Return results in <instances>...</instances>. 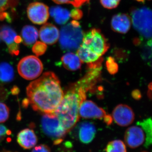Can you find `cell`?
I'll return each instance as SVG.
<instances>
[{"mask_svg":"<svg viewBox=\"0 0 152 152\" xmlns=\"http://www.w3.org/2000/svg\"><path fill=\"white\" fill-rule=\"evenodd\" d=\"M26 92L33 110L45 114L54 113L64 94L58 78L51 72L30 83Z\"/></svg>","mask_w":152,"mask_h":152,"instance_id":"obj_1","label":"cell"},{"mask_svg":"<svg viewBox=\"0 0 152 152\" xmlns=\"http://www.w3.org/2000/svg\"><path fill=\"white\" fill-rule=\"evenodd\" d=\"M89 91L80 80L71 85L54 112L67 133L73 129L78 121L80 106L86 100Z\"/></svg>","mask_w":152,"mask_h":152,"instance_id":"obj_2","label":"cell"},{"mask_svg":"<svg viewBox=\"0 0 152 152\" xmlns=\"http://www.w3.org/2000/svg\"><path fill=\"white\" fill-rule=\"evenodd\" d=\"M109 48L110 44L101 30L93 28L83 34L77 55L82 62L90 64L100 58Z\"/></svg>","mask_w":152,"mask_h":152,"instance_id":"obj_3","label":"cell"},{"mask_svg":"<svg viewBox=\"0 0 152 152\" xmlns=\"http://www.w3.org/2000/svg\"><path fill=\"white\" fill-rule=\"evenodd\" d=\"M41 125L43 132L51 139L54 145H59L64 141L67 132L54 113L44 115Z\"/></svg>","mask_w":152,"mask_h":152,"instance_id":"obj_4","label":"cell"},{"mask_svg":"<svg viewBox=\"0 0 152 152\" xmlns=\"http://www.w3.org/2000/svg\"><path fill=\"white\" fill-rule=\"evenodd\" d=\"M131 20L135 29L142 38L151 40V10L146 7L134 9L131 11Z\"/></svg>","mask_w":152,"mask_h":152,"instance_id":"obj_5","label":"cell"},{"mask_svg":"<svg viewBox=\"0 0 152 152\" xmlns=\"http://www.w3.org/2000/svg\"><path fill=\"white\" fill-rule=\"evenodd\" d=\"M83 36L80 26H75L70 23L61 29L59 37L60 46L65 50H77L81 45Z\"/></svg>","mask_w":152,"mask_h":152,"instance_id":"obj_6","label":"cell"},{"mask_svg":"<svg viewBox=\"0 0 152 152\" xmlns=\"http://www.w3.org/2000/svg\"><path fill=\"white\" fill-rule=\"evenodd\" d=\"M43 69V64L39 59L34 56L23 58L18 65L20 75L26 80H32L39 77Z\"/></svg>","mask_w":152,"mask_h":152,"instance_id":"obj_7","label":"cell"},{"mask_svg":"<svg viewBox=\"0 0 152 152\" xmlns=\"http://www.w3.org/2000/svg\"><path fill=\"white\" fill-rule=\"evenodd\" d=\"M79 116L86 119H98L103 120L107 125L111 124L113 118L107 115L105 111L98 107L91 101L85 100L79 109Z\"/></svg>","mask_w":152,"mask_h":152,"instance_id":"obj_8","label":"cell"},{"mask_svg":"<svg viewBox=\"0 0 152 152\" xmlns=\"http://www.w3.org/2000/svg\"><path fill=\"white\" fill-rule=\"evenodd\" d=\"M28 18L34 23L42 25L45 23L49 18L48 7L43 3L34 2L30 4L27 8Z\"/></svg>","mask_w":152,"mask_h":152,"instance_id":"obj_9","label":"cell"},{"mask_svg":"<svg viewBox=\"0 0 152 152\" xmlns=\"http://www.w3.org/2000/svg\"><path fill=\"white\" fill-rule=\"evenodd\" d=\"M146 134L143 128L138 123L136 126L128 128L125 133L126 144L131 148H135L142 145L145 141Z\"/></svg>","mask_w":152,"mask_h":152,"instance_id":"obj_10","label":"cell"},{"mask_svg":"<svg viewBox=\"0 0 152 152\" xmlns=\"http://www.w3.org/2000/svg\"><path fill=\"white\" fill-rule=\"evenodd\" d=\"M134 118L133 110L126 105H118L114 109L112 113V118L117 124L121 126H127L131 125Z\"/></svg>","mask_w":152,"mask_h":152,"instance_id":"obj_11","label":"cell"},{"mask_svg":"<svg viewBox=\"0 0 152 152\" xmlns=\"http://www.w3.org/2000/svg\"><path fill=\"white\" fill-rule=\"evenodd\" d=\"M17 36L15 31L8 26H2L0 28V37L7 44L10 53L17 56L20 52L19 44L15 42Z\"/></svg>","mask_w":152,"mask_h":152,"instance_id":"obj_12","label":"cell"},{"mask_svg":"<svg viewBox=\"0 0 152 152\" xmlns=\"http://www.w3.org/2000/svg\"><path fill=\"white\" fill-rule=\"evenodd\" d=\"M59 35V31L56 27L49 23L43 25L39 32V36L42 42L49 45L56 43L58 40Z\"/></svg>","mask_w":152,"mask_h":152,"instance_id":"obj_13","label":"cell"},{"mask_svg":"<svg viewBox=\"0 0 152 152\" xmlns=\"http://www.w3.org/2000/svg\"><path fill=\"white\" fill-rule=\"evenodd\" d=\"M111 25L114 31L120 34H126L131 27L130 17L126 14H117L112 18Z\"/></svg>","mask_w":152,"mask_h":152,"instance_id":"obj_14","label":"cell"},{"mask_svg":"<svg viewBox=\"0 0 152 152\" xmlns=\"http://www.w3.org/2000/svg\"><path fill=\"white\" fill-rule=\"evenodd\" d=\"M77 130L78 138L84 144H88L92 141L96 132L94 125L88 122L79 124Z\"/></svg>","mask_w":152,"mask_h":152,"instance_id":"obj_15","label":"cell"},{"mask_svg":"<svg viewBox=\"0 0 152 152\" xmlns=\"http://www.w3.org/2000/svg\"><path fill=\"white\" fill-rule=\"evenodd\" d=\"M17 142L23 148L30 149L37 145L38 138L33 130L26 129L18 134Z\"/></svg>","mask_w":152,"mask_h":152,"instance_id":"obj_16","label":"cell"},{"mask_svg":"<svg viewBox=\"0 0 152 152\" xmlns=\"http://www.w3.org/2000/svg\"><path fill=\"white\" fill-rule=\"evenodd\" d=\"M61 61L64 68L69 71L78 70L81 67L82 61L77 55L72 52L64 55Z\"/></svg>","mask_w":152,"mask_h":152,"instance_id":"obj_17","label":"cell"},{"mask_svg":"<svg viewBox=\"0 0 152 152\" xmlns=\"http://www.w3.org/2000/svg\"><path fill=\"white\" fill-rule=\"evenodd\" d=\"M21 34L23 43L27 46H31L37 42L39 31L35 27L28 25L22 29Z\"/></svg>","mask_w":152,"mask_h":152,"instance_id":"obj_18","label":"cell"},{"mask_svg":"<svg viewBox=\"0 0 152 152\" xmlns=\"http://www.w3.org/2000/svg\"><path fill=\"white\" fill-rule=\"evenodd\" d=\"M49 14L53 18L55 22L59 25L66 24L71 17L70 13L67 10L59 6L51 8Z\"/></svg>","mask_w":152,"mask_h":152,"instance_id":"obj_19","label":"cell"},{"mask_svg":"<svg viewBox=\"0 0 152 152\" xmlns=\"http://www.w3.org/2000/svg\"><path fill=\"white\" fill-rule=\"evenodd\" d=\"M14 77L15 72L12 66L7 62L0 63V84L10 83Z\"/></svg>","mask_w":152,"mask_h":152,"instance_id":"obj_20","label":"cell"},{"mask_svg":"<svg viewBox=\"0 0 152 152\" xmlns=\"http://www.w3.org/2000/svg\"><path fill=\"white\" fill-rule=\"evenodd\" d=\"M143 128L146 134L145 142V146L148 148L151 145L152 143V120L151 118L144 120L142 121L137 122Z\"/></svg>","mask_w":152,"mask_h":152,"instance_id":"obj_21","label":"cell"},{"mask_svg":"<svg viewBox=\"0 0 152 152\" xmlns=\"http://www.w3.org/2000/svg\"><path fill=\"white\" fill-rule=\"evenodd\" d=\"M106 152H126L124 142L120 140H115L108 143L105 148Z\"/></svg>","mask_w":152,"mask_h":152,"instance_id":"obj_22","label":"cell"},{"mask_svg":"<svg viewBox=\"0 0 152 152\" xmlns=\"http://www.w3.org/2000/svg\"><path fill=\"white\" fill-rule=\"evenodd\" d=\"M47 46L45 43L41 42H36L33 46V53L38 56L43 55L47 50Z\"/></svg>","mask_w":152,"mask_h":152,"instance_id":"obj_23","label":"cell"},{"mask_svg":"<svg viewBox=\"0 0 152 152\" xmlns=\"http://www.w3.org/2000/svg\"><path fill=\"white\" fill-rule=\"evenodd\" d=\"M106 66L109 72L111 75L116 73L118 70V66L115 61V59L112 57H109L106 61Z\"/></svg>","mask_w":152,"mask_h":152,"instance_id":"obj_24","label":"cell"},{"mask_svg":"<svg viewBox=\"0 0 152 152\" xmlns=\"http://www.w3.org/2000/svg\"><path fill=\"white\" fill-rule=\"evenodd\" d=\"M151 40L148 41L142 52V57L146 61L151 62Z\"/></svg>","mask_w":152,"mask_h":152,"instance_id":"obj_25","label":"cell"},{"mask_svg":"<svg viewBox=\"0 0 152 152\" xmlns=\"http://www.w3.org/2000/svg\"><path fill=\"white\" fill-rule=\"evenodd\" d=\"M10 115V109L5 104L0 102V123L6 121Z\"/></svg>","mask_w":152,"mask_h":152,"instance_id":"obj_26","label":"cell"},{"mask_svg":"<svg viewBox=\"0 0 152 152\" xmlns=\"http://www.w3.org/2000/svg\"><path fill=\"white\" fill-rule=\"evenodd\" d=\"M17 0H0V13L3 12L12 6L15 5Z\"/></svg>","mask_w":152,"mask_h":152,"instance_id":"obj_27","label":"cell"},{"mask_svg":"<svg viewBox=\"0 0 152 152\" xmlns=\"http://www.w3.org/2000/svg\"><path fill=\"white\" fill-rule=\"evenodd\" d=\"M120 1L121 0H100V2L105 8L113 9L118 6Z\"/></svg>","mask_w":152,"mask_h":152,"instance_id":"obj_28","label":"cell"},{"mask_svg":"<svg viewBox=\"0 0 152 152\" xmlns=\"http://www.w3.org/2000/svg\"><path fill=\"white\" fill-rule=\"evenodd\" d=\"M11 132L5 126L0 124V142L4 139L6 136L10 135Z\"/></svg>","mask_w":152,"mask_h":152,"instance_id":"obj_29","label":"cell"},{"mask_svg":"<svg viewBox=\"0 0 152 152\" xmlns=\"http://www.w3.org/2000/svg\"><path fill=\"white\" fill-rule=\"evenodd\" d=\"M70 16L75 20H78L82 18L83 16V12L81 10L78 9H75L71 11Z\"/></svg>","mask_w":152,"mask_h":152,"instance_id":"obj_30","label":"cell"},{"mask_svg":"<svg viewBox=\"0 0 152 152\" xmlns=\"http://www.w3.org/2000/svg\"><path fill=\"white\" fill-rule=\"evenodd\" d=\"M31 152H51V151L48 146L42 144L35 147Z\"/></svg>","mask_w":152,"mask_h":152,"instance_id":"obj_31","label":"cell"},{"mask_svg":"<svg viewBox=\"0 0 152 152\" xmlns=\"http://www.w3.org/2000/svg\"><path fill=\"white\" fill-rule=\"evenodd\" d=\"M90 0H72L70 4L76 8H78L86 3H88Z\"/></svg>","mask_w":152,"mask_h":152,"instance_id":"obj_32","label":"cell"},{"mask_svg":"<svg viewBox=\"0 0 152 152\" xmlns=\"http://www.w3.org/2000/svg\"><path fill=\"white\" fill-rule=\"evenodd\" d=\"M9 96L7 90L4 87L0 86V101L5 100Z\"/></svg>","mask_w":152,"mask_h":152,"instance_id":"obj_33","label":"cell"},{"mask_svg":"<svg viewBox=\"0 0 152 152\" xmlns=\"http://www.w3.org/2000/svg\"><path fill=\"white\" fill-rule=\"evenodd\" d=\"M53 1L58 4H70L72 0H52Z\"/></svg>","mask_w":152,"mask_h":152,"instance_id":"obj_34","label":"cell"},{"mask_svg":"<svg viewBox=\"0 0 152 152\" xmlns=\"http://www.w3.org/2000/svg\"><path fill=\"white\" fill-rule=\"evenodd\" d=\"M133 96L135 99H137V98L138 99V98H140L141 95L140 94V92H139L138 91H136L135 92L134 91L133 93Z\"/></svg>","mask_w":152,"mask_h":152,"instance_id":"obj_35","label":"cell"},{"mask_svg":"<svg viewBox=\"0 0 152 152\" xmlns=\"http://www.w3.org/2000/svg\"><path fill=\"white\" fill-rule=\"evenodd\" d=\"M12 91L13 94H17L19 93V90L18 88H17V87H15V88H14L12 89Z\"/></svg>","mask_w":152,"mask_h":152,"instance_id":"obj_36","label":"cell"},{"mask_svg":"<svg viewBox=\"0 0 152 152\" xmlns=\"http://www.w3.org/2000/svg\"><path fill=\"white\" fill-rule=\"evenodd\" d=\"M137 1L139 2H143L145 0H137Z\"/></svg>","mask_w":152,"mask_h":152,"instance_id":"obj_37","label":"cell"},{"mask_svg":"<svg viewBox=\"0 0 152 152\" xmlns=\"http://www.w3.org/2000/svg\"><path fill=\"white\" fill-rule=\"evenodd\" d=\"M1 37H0V42H1Z\"/></svg>","mask_w":152,"mask_h":152,"instance_id":"obj_38","label":"cell"},{"mask_svg":"<svg viewBox=\"0 0 152 152\" xmlns=\"http://www.w3.org/2000/svg\"><path fill=\"white\" fill-rule=\"evenodd\" d=\"M147 152L144 151V152Z\"/></svg>","mask_w":152,"mask_h":152,"instance_id":"obj_39","label":"cell"}]
</instances>
